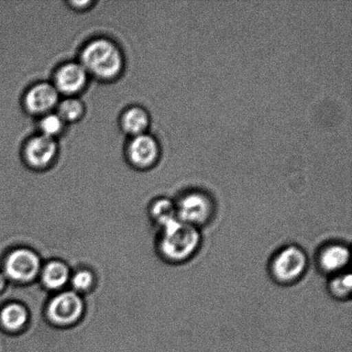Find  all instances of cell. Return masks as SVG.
Wrapping results in <instances>:
<instances>
[{
    "label": "cell",
    "mask_w": 352,
    "mask_h": 352,
    "mask_svg": "<svg viewBox=\"0 0 352 352\" xmlns=\"http://www.w3.org/2000/svg\"><path fill=\"white\" fill-rule=\"evenodd\" d=\"M43 261L36 251L27 247L10 250L1 261L3 274L8 282L17 285H30L39 279Z\"/></svg>",
    "instance_id": "obj_3"
},
{
    "label": "cell",
    "mask_w": 352,
    "mask_h": 352,
    "mask_svg": "<svg viewBox=\"0 0 352 352\" xmlns=\"http://www.w3.org/2000/svg\"><path fill=\"white\" fill-rule=\"evenodd\" d=\"M30 315L27 307L19 302H9L0 307V330L3 333H22L29 325Z\"/></svg>",
    "instance_id": "obj_12"
},
{
    "label": "cell",
    "mask_w": 352,
    "mask_h": 352,
    "mask_svg": "<svg viewBox=\"0 0 352 352\" xmlns=\"http://www.w3.org/2000/svg\"><path fill=\"white\" fill-rule=\"evenodd\" d=\"M96 284V275L89 268H80L72 272L70 283H69L72 291L82 296L91 292L95 288Z\"/></svg>",
    "instance_id": "obj_17"
},
{
    "label": "cell",
    "mask_w": 352,
    "mask_h": 352,
    "mask_svg": "<svg viewBox=\"0 0 352 352\" xmlns=\"http://www.w3.org/2000/svg\"><path fill=\"white\" fill-rule=\"evenodd\" d=\"M39 131L41 135L56 140L64 132L67 124L55 111L40 117Z\"/></svg>",
    "instance_id": "obj_18"
},
{
    "label": "cell",
    "mask_w": 352,
    "mask_h": 352,
    "mask_svg": "<svg viewBox=\"0 0 352 352\" xmlns=\"http://www.w3.org/2000/svg\"><path fill=\"white\" fill-rule=\"evenodd\" d=\"M79 62L99 80L111 81L122 74L125 67L123 52L115 41L106 37L95 38L82 47Z\"/></svg>",
    "instance_id": "obj_1"
},
{
    "label": "cell",
    "mask_w": 352,
    "mask_h": 352,
    "mask_svg": "<svg viewBox=\"0 0 352 352\" xmlns=\"http://www.w3.org/2000/svg\"><path fill=\"white\" fill-rule=\"evenodd\" d=\"M126 154L133 166L140 170H147L160 161L161 146L156 138L146 133L131 138Z\"/></svg>",
    "instance_id": "obj_9"
},
{
    "label": "cell",
    "mask_w": 352,
    "mask_h": 352,
    "mask_svg": "<svg viewBox=\"0 0 352 352\" xmlns=\"http://www.w3.org/2000/svg\"><path fill=\"white\" fill-rule=\"evenodd\" d=\"M60 101V95L52 82L33 85L24 95L23 105L30 115L41 117L54 112Z\"/></svg>",
    "instance_id": "obj_8"
},
{
    "label": "cell",
    "mask_w": 352,
    "mask_h": 352,
    "mask_svg": "<svg viewBox=\"0 0 352 352\" xmlns=\"http://www.w3.org/2000/svg\"><path fill=\"white\" fill-rule=\"evenodd\" d=\"M85 313L84 298L72 289L55 293L45 309L48 322L58 329H69L77 325L84 318Z\"/></svg>",
    "instance_id": "obj_4"
},
{
    "label": "cell",
    "mask_w": 352,
    "mask_h": 352,
    "mask_svg": "<svg viewBox=\"0 0 352 352\" xmlns=\"http://www.w3.org/2000/svg\"><path fill=\"white\" fill-rule=\"evenodd\" d=\"M331 295L340 300L349 298L352 289V276L350 272L332 276L329 283Z\"/></svg>",
    "instance_id": "obj_19"
},
{
    "label": "cell",
    "mask_w": 352,
    "mask_h": 352,
    "mask_svg": "<svg viewBox=\"0 0 352 352\" xmlns=\"http://www.w3.org/2000/svg\"><path fill=\"white\" fill-rule=\"evenodd\" d=\"M201 243L199 229L178 219L160 230L157 250L165 261L177 265L191 260Z\"/></svg>",
    "instance_id": "obj_2"
},
{
    "label": "cell",
    "mask_w": 352,
    "mask_h": 352,
    "mask_svg": "<svg viewBox=\"0 0 352 352\" xmlns=\"http://www.w3.org/2000/svg\"><path fill=\"white\" fill-rule=\"evenodd\" d=\"M350 248L342 243L327 245L320 250L317 258L320 270L331 277L342 274L350 264Z\"/></svg>",
    "instance_id": "obj_11"
},
{
    "label": "cell",
    "mask_w": 352,
    "mask_h": 352,
    "mask_svg": "<svg viewBox=\"0 0 352 352\" xmlns=\"http://www.w3.org/2000/svg\"><path fill=\"white\" fill-rule=\"evenodd\" d=\"M7 285H8V280H7L5 274L0 270V296L5 292Z\"/></svg>",
    "instance_id": "obj_21"
},
{
    "label": "cell",
    "mask_w": 352,
    "mask_h": 352,
    "mask_svg": "<svg viewBox=\"0 0 352 352\" xmlns=\"http://www.w3.org/2000/svg\"><path fill=\"white\" fill-rule=\"evenodd\" d=\"M71 275L70 267L65 261L54 258L43 265L39 279L44 289L57 293L67 287Z\"/></svg>",
    "instance_id": "obj_13"
},
{
    "label": "cell",
    "mask_w": 352,
    "mask_h": 352,
    "mask_svg": "<svg viewBox=\"0 0 352 352\" xmlns=\"http://www.w3.org/2000/svg\"><path fill=\"white\" fill-rule=\"evenodd\" d=\"M55 112L67 124L79 122L85 116V107L84 102L78 96L60 99Z\"/></svg>",
    "instance_id": "obj_16"
},
{
    "label": "cell",
    "mask_w": 352,
    "mask_h": 352,
    "mask_svg": "<svg viewBox=\"0 0 352 352\" xmlns=\"http://www.w3.org/2000/svg\"><path fill=\"white\" fill-rule=\"evenodd\" d=\"M149 214L151 221L160 230L178 220L175 201L166 197L155 199L150 206Z\"/></svg>",
    "instance_id": "obj_15"
},
{
    "label": "cell",
    "mask_w": 352,
    "mask_h": 352,
    "mask_svg": "<svg viewBox=\"0 0 352 352\" xmlns=\"http://www.w3.org/2000/svg\"><path fill=\"white\" fill-rule=\"evenodd\" d=\"M94 3V2L91 1H78V2H71L69 3V5L71 6L72 8H74L78 10H82L87 8H89V6Z\"/></svg>",
    "instance_id": "obj_20"
},
{
    "label": "cell",
    "mask_w": 352,
    "mask_h": 352,
    "mask_svg": "<svg viewBox=\"0 0 352 352\" xmlns=\"http://www.w3.org/2000/svg\"><path fill=\"white\" fill-rule=\"evenodd\" d=\"M308 265L309 260L305 252L296 245H289L272 258L271 275L278 284L292 285L303 277Z\"/></svg>",
    "instance_id": "obj_5"
},
{
    "label": "cell",
    "mask_w": 352,
    "mask_h": 352,
    "mask_svg": "<svg viewBox=\"0 0 352 352\" xmlns=\"http://www.w3.org/2000/svg\"><path fill=\"white\" fill-rule=\"evenodd\" d=\"M58 153L56 140L38 133L28 140L23 147L26 164L34 170H44L54 164Z\"/></svg>",
    "instance_id": "obj_10"
},
{
    "label": "cell",
    "mask_w": 352,
    "mask_h": 352,
    "mask_svg": "<svg viewBox=\"0 0 352 352\" xmlns=\"http://www.w3.org/2000/svg\"><path fill=\"white\" fill-rule=\"evenodd\" d=\"M122 130L131 138L146 133L151 125V116L146 109L133 106L123 112L120 118Z\"/></svg>",
    "instance_id": "obj_14"
},
{
    "label": "cell",
    "mask_w": 352,
    "mask_h": 352,
    "mask_svg": "<svg viewBox=\"0 0 352 352\" xmlns=\"http://www.w3.org/2000/svg\"><path fill=\"white\" fill-rule=\"evenodd\" d=\"M89 75L79 61H69L56 69L54 76L55 89L64 98L78 96L88 85Z\"/></svg>",
    "instance_id": "obj_7"
},
{
    "label": "cell",
    "mask_w": 352,
    "mask_h": 352,
    "mask_svg": "<svg viewBox=\"0 0 352 352\" xmlns=\"http://www.w3.org/2000/svg\"><path fill=\"white\" fill-rule=\"evenodd\" d=\"M175 204L178 219L198 229L208 223L215 212L212 197L201 190L186 192Z\"/></svg>",
    "instance_id": "obj_6"
}]
</instances>
